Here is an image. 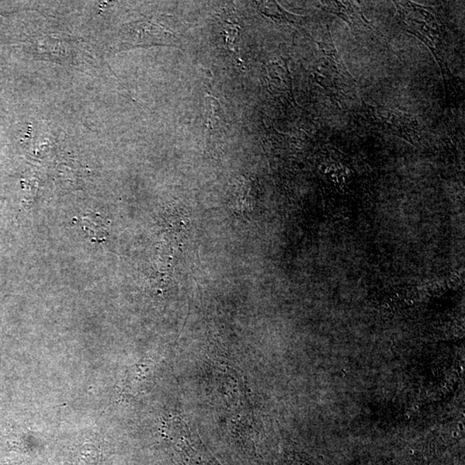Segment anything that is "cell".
I'll list each match as a JSON object with an SVG mask.
<instances>
[{
    "label": "cell",
    "mask_w": 465,
    "mask_h": 465,
    "mask_svg": "<svg viewBox=\"0 0 465 465\" xmlns=\"http://www.w3.org/2000/svg\"><path fill=\"white\" fill-rule=\"evenodd\" d=\"M206 102L207 121L210 124V126L215 128L216 125L225 123L223 109H221L220 103L217 101V99L213 98V97H208Z\"/></svg>",
    "instance_id": "2"
},
{
    "label": "cell",
    "mask_w": 465,
    "mask_h": 465,
    "mask_svg": "<svg viewBox=\"0 0 465 465\" xmlns=\"http://www.w3.org/2000/svg\"><path fill=\"white\" fill-rule=\"evenodd\" d=\"M453 437H457V432H453Z\"/></svg>",
    "instance_id": "5"
},
{
    "label": "cell",
    "mask_w": 465,
    "mask_h": 465,
    "mask_svg": "<svg viewBox=\"0 0 465 465\" xmlns=\"http://www.w3.org/2000/svg\"><path fill=\"white\" fill-rule=\"evenodd\" d=\"M83 225L89 232V235L95 239H101L106 238V228L103 224L102 220L99 217L93 216L86 217L83 218Z\"/></svg>",
    "instance_id": "3"
},
{
    "label": "cell",
    "mask_w": 465,
    "mask_h": 465,
    "mask_svg": "<svg viewBox=\"0 0 465 465\" xmlns=\"http://www.w3.org/2000/svg\"><path fill=\"white\" fill-rule=\"evenodd\" d=\"M459 428L460 430H464V426H463V424H459Z\"/></svg>",
    "instance_id": "4"
},
{
    "label": "cell",
    "mask_w": 465,
    "mask_h": 465,
    "mask_svg": "<svg viewBox=\"0 0 465 465\" xmlns=\"http://www.w3.org/2000/svg\"><path fill=\"white\" fill-rule=\"evenodd\" d=\"M324 6L329 10V12L342 17L350 26L353 24V26L359 28L366 26L369 29H371L366 24V21H364L362 14H361L359 10L354 8L350 2H324Z\"/></svg>",
    "instance_id": "1"
}]
</instances>
